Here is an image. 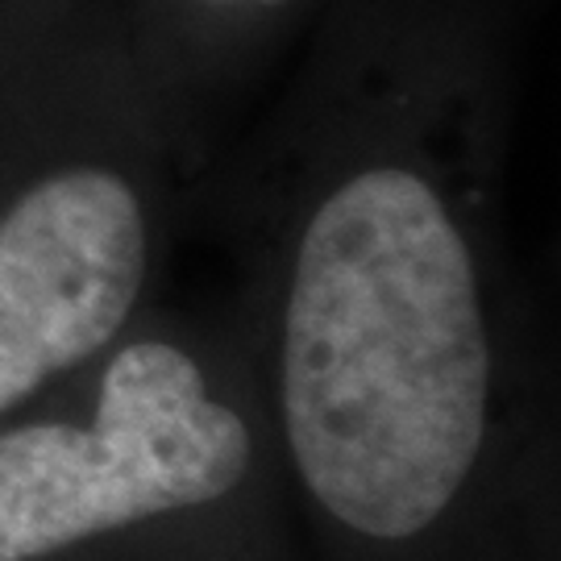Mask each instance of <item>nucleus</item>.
<instances>
[{
  "label": "nucleus",
  "instance_id": "2",
  "mask_svg": "<svg viewBox=\"0 0 561 561\" xmlns=\"http://www.w3.org/2000/svg\"><path fill=\"white\" fill-rule=\"evenodd\" d=\"M250 470V433L167 341L108 362L92 424L0 433V561H34L162 512L221 500Z\"/></svg>",
  "mask_w": 561,
  "mask_h": 561
},
{
  "label": "nucleus",
  "instance_id": "4",
  "mask_svg": "<svg viewBox=\"0 0 561 561\" xmlns=\"http://www.w3.org/2000/svg\"><path fill=\"white\" fill-rule=\"evenodd\" d=\"M333 0H129L141 38L162 46H245L283 34L291 21Z\"/></svg>",
  "mask_w": 561,
  "mask_h": 561
},
{
  "label": "nucleus",
  "instance_id": "3",
  "mask_svg": "<svg viewBox=\"0 0 561 561\" xmlns=\"http://www.w3.org/2000/svg\"><path fill=\"white\" fill-rule=\"evenodd\" d=\"M150 266V196L104 150L42 154L0 187V412L104 350Z\"/></svg>",
  "mask_w": 561,
  "mask_h": 561
},
{
  "label": "nucleus",
  "instance_id": "1",
  "mask_svg": "<svg viewBox=\"0 0 561 561\" xmlns=\"http://www.w3.org/2000/svg\"><path fill=\"white\" fill-rule=\"evenodd\" d=\"M491 345L479 259L412 150L341 159L296 229L283 421L304 486L375 541L416 537L486 437Z\"/></svg>",
  "mask_w": 561,
  "mask_h": 561
}]
</instances>
